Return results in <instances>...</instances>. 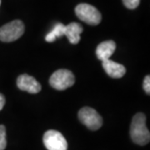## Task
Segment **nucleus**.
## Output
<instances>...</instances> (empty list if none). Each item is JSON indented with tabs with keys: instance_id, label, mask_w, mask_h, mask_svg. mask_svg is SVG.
Returning a JSON list of instances; mask_svg holds the SVG:
<instances>
[{
	"instance_id": "nucleus-1",
	"label": "nucleus",
	"mask_w": 150,
	"mask_h": 150,
	"mask_svg": "<svg viewBox=\"0 0 150 150\" xmlns=\"http://www.w3.org/2000/svg\"><path fill=\"white\" fill-rule=\"evenodd\" d=\"M131 139L136 144H148L150 140V133L146 126V117L144 113L139 112L133 118L130 127Z\"/></svg>"
},
{
	"instance_id": "nucleus-2",
	"label": "nucleus",
	"mask_w": 150,
	"mask_h": 150,
	"mask_svg": "<svg viewBox=\"0 0 150 150\" xmlns=\"http://www.w3.org/2000/svg\"><path fill=\"white\" fill-rule=\"evenodd\" d=\"M75 13L80 20L89 25H98L102 19L100 12L95 7L88 4H80L77 5L75 8Z\"/></svg>"
},
{
	"instance_id": "nucleus-3",
	"label": "nucleus",
	"mask_w": 150,
	"mask_h": 150,
	"mask_svg": "<svg viewBox=\"0 0 150 150\" xmlns=\"http://www.w3.org/2000/svg\"><path fill=\"white\" fill-rule=\"evenodd\" d=\"M24 33V24L20 20H13L0 28V40L9 43L21 37Z\"/></svg>"
},
{
	"instance_id": "nucleus-4",
	"label": "nucleus",
	"mask_w": 150,
	"mask_h": 150,
	"mask_svg": "<svg viewBox=\"0 0 150 150\" xmlns=\"http://www.w3.org/2000/svg\"><path fill=\"white\" fill-rule=\"evenodd\" d=\"M75 83L74 74L68 69H59L54 72L49 79V83L57 90H65Z\"/></svg>"
},
{
	"instance_id": "nucleus-5",
	"label": "nucleus",
	"mask_w": 150,
	"mask_h": 150,
	"mask_svg": "<svg viewBox=\"0 0 150 150\" xmlns=\"http://www.w3.org/2000/svg\"><path fill=\"white\" fill-rule=\"evenodd\" d=\"M79 118L90 130H98L103 125V118L95 109L89 107H84L79 111Z\"/></svg>"
},
{
	"instance_id": "nucleus-6",
	"label": "nucleus",
	"mask_w": 150,
	"mask_h": 150,
	"mask_svg": "<svg viewBox=\"0 0 150 150\" xmlns=\"http://www.w3.org/2000/svg\"><path fill=\"white\" fill-rule=\"evenodd\" d=\"M43 144L48 150H67L68 143L64 135L56 130H48L43 135Z\"/></svg>"
},
{
	"instance_id": "nucleus-7",
	"label": "nucleus",
	"mask_w": 150,
	"mask_h": 150,
	"mask_svg": "<svg viewBox=\"0 0 150 150\" xmlns=\"http://www.w3.org/2000/svg\"><path fill=\"white\" fill-rule=\"evenodd\" d=\"M18 88L29 93H38L41 91V85L33 77L28 74L20 75L17 79Z\"/></svg>"
},
{
	"instance_id": "nucleus-8",
	"label": "nucleus",
	"mask_w": 150,
	"mask_h": 150,
	"mask_svg": "<svg viewBox=\"0 0 150 150\" xmlns=\"http://www.w3.org/2000/svg\"><path fill=\"white\" fill-rule=\"evenodd\" d=\"M102 65L107 74L113 79H120L126 73V69L123 65L118 64L110 59L103 61Z\"/></svg>"
},
{
	"instance_id": "nucleus-9",
	"label": "nucleus",
	"mask_w": 150,
	"mask_h": 150,
	"mask_svg": "<svg viewBox=\"0 0 150 150\" xmlns=\"http://www.w3.org/2000/svg\"><path fill=\"white\" fill-rule=\"evenodd\" d=\"M116 49V44L112 40L102 42L98 45L96 48V56L101 61L110 59Z\"/></svg>"
},
{
	"instance_id": "nucleus-10",
	"label": "nucleus",
	"mask_w": 150,
	"mask_h": 150,
	"mask_svg": "<svg viewBox=\"0 0 150 150\" xmlns=\"http://www.w3.org/2000/svg\"><path fill=\"white\" fill-rule=\"evenodd\" d=\"M83 28L78 23H70L67 26H65L64 35L68 38L69 41L72 44H77L80 41V34L83 32Z\"/></svg>"
},
{
	"instance_id": "nucleus-11",
	"label": "nucleus",
	"mask_w": 150,
	"mask_h": 150,
	"mask_svg": "<svg viewBox=\"0 0 150 150\" xmlns=\"http://www.w3.org/2000/svg\"><path fill=\"white\" fill-rule=\"evenodd\" d=\"M65 25L61 23H58L55 24L51 32H49L45 37V40L48 43H53L56 40V38L62 37L64 35Z\"/></svg>"
},
{
	"instance_id": "nucleus-12",
	"label": "nucleus",
	"mask_w": 150,
	"mask_h": 150,
	"mask_svg": "<svg viewBox=\"0 0 150 150\" xmlns=\"http://www.w3.org/2000/svg\"><path fill=\"white\" fill-rule=\"evenodd\" d=\"M6 146H7L6 129L4 125H0V150L5 149Z\"/></svg>"
},
{
	"instance_id": "nucleus-13",
	"label": "nucleus",
	"mask_w": 150,
	"mask_h": 150,
	"mask_svg": "<svg viewBox=\"0 0 150 150\" xmlns=\"http://www.w3.org/2000/svg\"><path fill=\"white\" fill-rule=\"evenodd\" d=\"M124 6L129 9H134L139 5L140 0H123Z\"/></svg>"
},
{
	"instance_id": "nucleus-14",
	"label": "nucleus",
	"mask_w": 150,
	"mask_h": 150,
	"mask_svg": "<svg viewBox=\"0 0 150 150\" xmlns=\"http://www.w3.org/2000/svg\"><path fill=\"white\" fill-rule=\"evenodd\" d=\"M144 91L149 94L150 93V76L149 75H147L145 77L144 80Z\"/></svg>"
},
{
	"instance_id": "nucleus-15",
	"label": "nucleus",
	"mask_w": 150,
	"mask_h": 150,
	"mask_svg": "<svg viewBox=\"0 0 150 150\" xmlns=\"http://www.w3.org/2000/svg\"><path fill=\"white\" fill-rule=\"evenodd\" d=\"M4 104H5V98L2 93H0V111L3 109Z\"/></svg>"
},
{
	"instance_id": "nucleus-16",
	"label": "nucleus",
	"mask_w": 150,
	"mask_h": 150,
	"mask_svg": "<svg viewBox=\"0 0 150 150\" xmlns=\"http://www.w3.org/2000/svg\"><path fill=\"white\" fill-rule=\"evenodd\" d=\"M0 4H1V0H0Z\"/></svg>"
}]
</instances>
